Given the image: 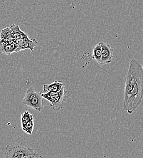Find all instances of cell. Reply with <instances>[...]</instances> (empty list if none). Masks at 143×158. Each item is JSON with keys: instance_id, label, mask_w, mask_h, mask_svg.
<instances>
[{"instance_id": "obj_1", "label": "cell", "mask_w": 143, "mask_h": 158, "mask_svg": "<svg viewBox=\"0 0 143 158\" xmlns=\"http://www.w3.org/2000/svg\"><path fill=\"white\" fill-rule=\"evenodd\" d=\"M143 99V67L133 59L125 77L123 109L127 113L132 114L141 105Z\"/></svg>"}, {"instance_id": "obj_2", "label": "cell", "mask_w": 143, "mask_h": 158, "mask_svg": "<svg viewBox=\"0 0 143 158\" xmlns=\"http://www.w3.org/2000/svg\"><path fill=\"white\" fill-rule=\"evenodd\" d=\"M37 152L22 143H10L5 149L6 158H24L36 154Z\"/></svg>"}, {"instance_id": "obj_3", "label": "cell", "mask_w": 143, "mask_h": 158, "mask_svg": "<svg viewBox=\"0 0 143 158\" xmlns=\"http://www.w3.org/2000/svg\"><path fill=\"white\" fill-rule=\"evenodd\" d=\"M41 94L40 92L36 91L33 86H31L26 90L21 103L36 111H41L44 108Z\"/></svg>"}, {"instance_id": "obj_4", "label": "cell", "mask_w": 143, "mask_h": 158, "mask_svg": "<svg viewBox=\"0 0 143 158\" xmlns=\"http://www.w3.org/2000/svg\"><path fill=\"white\" fill-rule=\"evenodd\" d=\"M41 95L43 99H46L50 102L53 110L56 112H58L63 108L64 103L68 98V96L66 94L65 86H63L59 92L43 93Z\"/></svg>"}, {"instance_id": "obj_5", "label": "cell", "mask_w": 143, "mask_h": 158, "mask_svg": "<svg viewBox=\"0 0 143 158\" xmlns=\"http://www.w3.org/2000/svg\"><path fill=\"white\" fill-rule=\"evenodd\" d=\"M102 58L100 64L110 63L113 59V49L109 44L101 42Z\"/></svg>"}, {"instance_id": "obj_6", "label": "cell", "mask_w": 143, "mask_h": 158, "mask_svg": "<svg viewBox=\"0 0 143 158\" xmlns=\"http://www.w3.org/2000/svg\"><path fill=\"white\" fill-rule=\"evenodd\" d=\"M15 42L18 44L20 51L27 49H29L32 52L34 51L35 47L38 44V41L37 40L35 39H30L29 37L15 40Z\"/></svg>"}, {"instance_id": "obj_7", "label": "cell", "mask_w": 143, "mask_h": 158, "mask_svg": "<svg viewBox=\"0 0 143 158\" xmlns=\"http://www.w3.org/2000/svg\"><path fill=\"white\" fill-rule=\"evenodd\" d=\"M20 52V50L19 49V47L15 41L7 44H5L0 43V53L1 54L10 56L12 53Z\"/></svg>"}, {"instance_id": "obj_8", "label": "cell", "mask_w": 143, "mask_h": 158, "mask_svg": "<svg viewBox=\"0 0 143 158\" xmlns=\"http://www.w3.org/2000/svg\"><path fill=\"white\" fill-rule=\"evenodd\" d=\"M65 83L63 81H55L51 84H44L43 87V90L44 93H49V92H59L61 89V88L65 86Z\"/></svg>"}, {"instance_id": "obj_9", "label": "cell", "mask_w": 143, "mask_h": 158, "mask_svg": "<svg viewBox=\"0 0 143 158\" xmlns=\"http://www.w3.org/2000/svg\"><path fill=\"white\" fill-rule=\"evenodd\" d=\"M9 28L11 29L12 35L15 41L29 37L27 33H25L21 30L20 26L17 24H14L11 25Z\"/></svg>"}, {"instance_id": "obj_10", "label": "cell", "mask_w": 143, "mask_h": 158, "mask_svg": "<svg viewBox=\"0 0 143 158\" xmlns=\"http://www.w3.org/2000/svg\"><path fill=\"white\" fill-rule=\"evenodd\" d=\"M15 41L14 39L11 29L9 27H6L2 29L0 32V43L5 44H10Z\"/></svg>"}, {"instance_id": "obj_11", "label": "cell", "mask_w": 143, "mask_h": 158, "mask_svg": "<svg viewBox=\"0 0 143 158\" xmlns=\"http://www.w3.org/2000/svg\"><path fill=\"white\" fill-rule=\"evenodd\" d=\"M92 57L95 60L98 64H100L102 58V46L101 42L97 44L93 48V55Z\"/></svg>"}, {"instance_id": "obj_12", "label": "cell", "mask_w": 143, "mask_h": 158, "mask_svg": "<svg viewBox=\"0 0 143 158\" xmlns=\"http://www.w3.org/2000/svg\"><path fill=\"white\" fill-rule=\"evenodd\" d=\"M22 130L28 135H32L34 128V118L27 122L23 126H21Z\"/></svg>"}, {"instance_id": "obj_13", "label": "cell", "mask_w": 143, "mask_h": 158, "mask_svg": "<svg viewBox=\"0 0 143 158\" xmlns=\"http://www.w3.org/2000/svg\"><path fill=\"white\" fill-rule=\"evenodd\" d=\"M34 119L33 116L27 111H24L21 116V126L25 125L27 122L30 121L31 120Z\"/></svg>"}, {"instance_id": "obj_14", "label": "cell", "mask_w": 143, "mask_h": 158, "mask_svg": "<svg viewBox=\"0 0 143 158\" xmlns=\"http://www.w3.org/2000/svg\"><path fill=\"white\" fill-rule=\"evenodd\" d=\"M24 158H43V156L40 155L39 154H38L37 153L34 155H32V156H29L27 157H26Z\"/></svg>"}, {"instance_id": "obj_15", "label": "cell", "mask_w": 143, "mask_h": 158, "mask_svg": "<svg viewBox=\"0 0 143 158\" xmlns=\"http://www.w3.org/2000/svg\"><path fill=\"white\" fill-rule=\"evenodd\" d=\"M142 67H143V66H142Z\"/></svg>"}]
</instances>
